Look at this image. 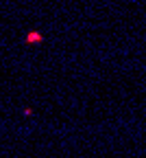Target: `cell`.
<instances>
[{
	"label": "cell",
	"mask_w": 146,
	"mask_h": 158,
	"mask_svg": "<svg viewBox=\"0 0 146 158\" xmlns=\"http://www.w3.org/2000/svg\"><path fill=\"white\" fill-rule=\"evenodd\" d=\"M22 114H24V116H33V108H24Z\"/></svg>",
	"instance_id": "cell-2"
},
{
	"label": "cell",
	"mask_w": 146,
	"mask_h": 158,
	"mask_svg": "<svg viewBox=\"0 0 146 158\" xmlns=\"http://www.w3.org/2000/svg\"><path fill=\"white\" fill-rule=\"evenodd\" d=\"M44 35H41L39 31H29L26 35H24V44H29V46H35V44H41L44 42Z\"/></svg>",
	"instance_id": "cell-1"
}]
</instances>
